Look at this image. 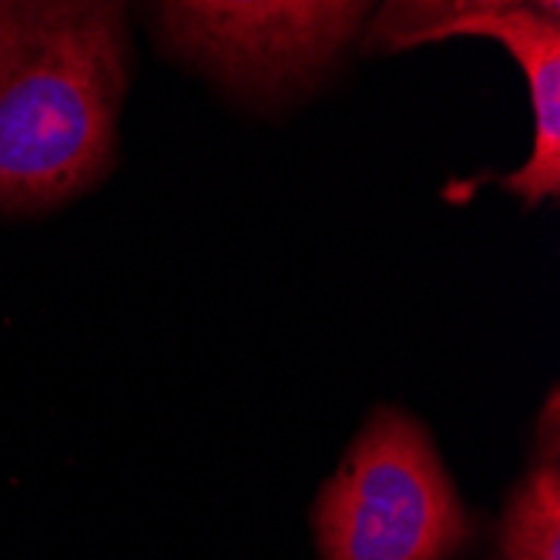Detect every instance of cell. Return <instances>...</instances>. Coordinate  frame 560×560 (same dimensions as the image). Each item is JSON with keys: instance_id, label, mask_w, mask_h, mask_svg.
I'll use <instances>...</instances> for the list:
<instances>
[{"instance_id": "6da1fadb", "label": "cell", "mask_w": 560, "mask_h": 560, "mask_svg": "<svg viewBox=\"0 0 560 560\" xmlns=\"http://www.w3.org/2000/svg\"><path fill=\"white\" fill-rule=\"evenodd\" d=\"M125 84L118 4H0V209L58 206L105 175Z\"/></svg>"}, {"instance_id": "7a4b0ae2", "label": "cell", "mask_w": 560, "mask_h": 560, "mask_svg": "<svg viewBox=\"0 0 560 560\" xmlns=\"http://www.w3.org/2000/svg\"><path fill=\"white\" fill-rule=\"evenodd\" d=\"M313 527L323 560H450L470 537L427 430L396 410H380L355 436Z\"/></svg>"}, {"instance_id": "3957f363", "label": "cell", "mask_w": 560, "mask_h": 560, "mask_svg": "<svg viewBox=\"0 0 560 560\" xmlns=\"http://www.w3.org/2000/svg\"><path fill=\"white\" fill-rule=\"evenodd\" d=\"M366 4H165L159 21L182 55L248 88L302 84L360 34Z\"/></svg>"}, {"instance_id": "277c9868", "label": "cell", "mask_w": 560, "mask_h": 560, "mask_svg": "<svg viewBox=\"0 0 560 560\" xmlns=\"http://www.w3.org/2000/svg\"><path fill=\"white\" fill-rule=\"evenodd\" d=\"M493 37L521 65L534 108V148L521 172L497 178L527 206L560 195V11L557 4H389L366 47L399 50L446 37Z\"/></svg>"}, {"instance_id": "5b68a950", "label": "cell", "mask_w": 560, "mask_h": 560, "mask_svg": "<svg viewBox=\"0 0 560 560\" xmlns=\"http://www.w3.org/2000/svg\"><path fill=\"white\" fill-rule=\"evenodd\" d=\"M500 560H560V470L553 456L537 464L511 497Z\"/></svg>"}]
</instances>
